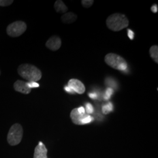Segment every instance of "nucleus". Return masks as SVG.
Returning <instances> with one entry per match:
<instances>
[{
    "mask_svg": "<svg viewBox=\"0 0 158 158\" xmlns=\"http://www.w3.org/2000/svg\"><path fill=\"white\" fill-rule=\"evenodd\" d=\"M18 73L28 82H37L42 78V74L38 68L28 63L21 64L18 68Z\"/></svg>",
    "mask_w": 158,
    "mask_h": 158,
    "instance_id": "obj_1",
    "label": "nucleus"
},
{
    "mask_svg": "<svg viewBox=\"0 0 158 158\" xmlns=\"http://www.w3.org/2000/svg\"><path fill=\"white\" fill-rule=\"evenodd\" d=\"M108 28L114 32H118L129 25V20L124 14L115 13L108 17L106 20Z\"/></svg>",
    "mask_w": 158,
    "mask_h": 158,
    "instance_id": "obj_2",
    "label": "nucleus"
},
{
    "mask_svg": "<svg viewBox=\"0 0 158 158\" xmlns=\"http://www.w3.org/2000/svg\"><path fill=\"white\" fill-rule=\"evenodd\" d=\"M104 61L110 67L119 71H125L128 68L127 61L123 57L116 53H108L104 57Z\"/></svg>",
    "mask_w": 158,
    "mask_h": 158,
    "instance_id": "obj_3",
    "label": "nucleus"
},
{
    "mask_svg": "<svg viewBox=\"0 0 158 158\" xmlns=\"http://www.w3.org/2000/svg\"><path fill=\"white\" fill-rule=\"evenodd\" d=\"M70 118L74 124L79 125L89 124L94 120L92 116L85 113L83 107L73 109L70 113Z\"/></svg>",
    "mask_w": 158,
    "mask_h": 158,
    "instance_id": "obj_4",
    "label": "nucleus"
},
{
    "mask_svg": "<svg viewBox=\"0 0 158 158\" xmlns=\"http://www.w3.org/2000/svg\"><path fill=\"white\" fill-rule=\"evenodd\" d=\"M23 127L19 124L12 125L9 130L7 135V141L11 146L18 145L23 139Z\"/></svg>",
    "mask_w": 158,
    "mask_h": 158,
    "instance_id": "obj_5",
    "label": "nucleus"
},
{
    "mask_svg": "<svg viewBox=\"0 0 158 158\" xmlns=\"http://www.w3.org/2000/svg\"><path fill=\"white\" fill-rule=\"evenodd\" d=\"M27 24L21 21H18L10 24L6 28L7 34L11 37H18L27 30Z\"/></svg>",
    "mask_w": 158,
    "mask_h": 158,
    "instance_id": "obj_6",
    "label": "nucleus"
},
{
    "mask_svg": "<svg viewBox=\"0 0 158 158\" xmlns=\"http://www.w3.org/2000/svg\"><path fill=\"white\" fill-rule=\"evenodd\" d=\"M68 86L74 93H77L79 94H83L85 91V87L84 84L77 79H70L68 82Z\"/></svg>",
    "mask_w": 158,
    "mask_h": 158,
    "instance_id": "obj_7",
    "label": "nucleus"
},
{
    "mask_svg": "<svg viewBox=\"0 0 158 158\" xmlns=\"http://www.w3.org/2000/svg\"><path fill=\"white\" fill-rule=\"evenodd\" d=\"M62 45L61 39L57 36H53L47 40L46 46L52 51H56L60 49Z\"/></svg>",
    "mask_w": 158,
    "mask_h": 158,
    "instance_id": "obj_8",
    "label": "nucleus"
},
{
    "mask_svg": "<svg viewBox=\"0 0 158 158\" xmlns=\"http://www.w3.org/2000/svg\"><path fill=\"white\" fill-rule=\"evenodd\" d=\"M14 88L18 92H19L24 94H28L31 91V89L27 85V82H25L19 80H17L14 83Z\"/></svg>",
    "mask_w": 158,
    "mask_h": 158,
    "instance_id": "obj_9",
    "label": "nucleus"
},
{
    "mask_svg": "<svg viewBox=\"0 0 158 158\" xmlns=\"http://www.w3.org/2000/svg\"><path fill=\"white\" fill-rule=\"evenodd\" d=\"M47 153L48 149L45 145L42 142H40L35 149L34 158H48Z\"/></svg>",
    "mask_w": 158,
    "mask_h": 158,
    "instance_id": "obj_10",
    "label": "nucleus"
},
{
    "mask_svg": "<svg viewBox=\"0 0 158 158\" xmlns=\"http://www.w3.org/2000/svg\"><path fill=\"white\" fill-rule=\"evenodd\" d=\"M77 16L72 12H69L64 14L61 17L62 22L64 23H72L76 21Z\"/></svg>",
    "mask_w": 158,
    "mask_h": 158,
    "instance_id": "obj_11",
    "label": "nucleus"
},
{
    "mask_svg": "<svg viewBox=\"0 0 158 158\" xmlns=\"http://www.w3.org/2000/svg\"><path fill=\"white\" fill-rule=\"evenodd\" d=\"M54 8L57 12L59 13H66L68 10L67 6L61 0H57L54 4Z\"/></svg>",
    "mask_w": 158,
    "mask_h": 158,
    "instance_id": "obj_12",
    "label": "nucleus"
},
{
    "mask_svg": "<svg viewBox=\"0 0 158 158\" xmlns=\"http://www.w3.org/2000/svg\"><path fill=\"white\" fill-rule=\"evenodd\" d=\"M150 56L154 60L155 62L158 63V46L153 45L149 49Z\"/></svg>",
    "mask_w": 158,
    "mask_h": 158,
    "instance_id": "obj_13",
    "label": "nucleus"
},
{
    "mask_svg": "<svg viewBox=\"0 0 158 158\" xmlns=\"http://www.w3.org/2000/svg\"><path fill=\"white\" fill-rule=\"evenodd\" d=\"M113 110V104L111 102H108L107 104L104 105L102 108V113L104 114H108V113L112 111Z\"/></svg>",
    "mask_w": 158,
    "mask_h": 158,
    "instance_id": "obj_14",
    "label": "nucleus"
},
{
    "mask_svg": "<svg viewBox=\"0 0 158 158\" xmlns=\"http://www.w3.org/2000/svg\"><path fill=\"white\" fill-rule=\"evenodd\" d=\"M81 3L85 8H89L93 6V4H94V1L93 0H82L81 1Z\"/></svg>",
    "mask_w": 158,
    "mask_h": 158,
    "instance_id": "obj_15",
    "label": "nucleus"
},
{
    "mask_svg": "<svg viewBox=\"0 0 158 158\" xmlns=\"http://www.w3.org/2000/svg\"><path fill=\"white\" fill-rule=\"evenodd\" d=\"M113 93H114V91L111 88H108L107 89L106 91V93H105V95L104 97V98L106 100H109L110 98L111 95L113 94Z\"/></svg>",
    "mask_w": 158,
    "mask_h": 158,
    "instance_id": "obj_16",
    "label": "nucleus"
},
{
    "mask_svg": "<svg viewBox=\"0 0 158 158\" xmlns=\"http://www.w3.org/2000/svg\"><path fill=\"white\" fill-rule=\"evenodd\" d=\"M85 113L87 114H91L93 113L94 111V108L93 106L90 103H87L85 104Z\"/></svg>",
    "mask_w": 158,
    "mask_h": 158,
    "instance_id": "obj_17",
    "label": "nucleus"
},
{
    "mask_svg": "<svg viewBox=\"0 0 158 158\" xmlns=\"http://www.w3.org/2000/svg\"><path fill=\"white\" fill-rule=\"evenodd\" d=\"M13 2V0H0V6H7L12 4Z\"/></svg>",
    "mask_w": 158,
    "mask_h": 158,
    "instance_id": "obj_18",
    "label": "nucleus"
},
{
    "mask_svg": "<svg viewBox=\"0 0 158 158\" xmlns=\"http://www.w3.org/2000/svg\"><path fill=\"white\" fill-rule=\"evenodd\" d=\"M27 85L31 89L32 88H37L40 87V85L36 82H27Z\"/></svg>",
    "mask_w": 158,
    "mask_h": 158,
    "instance_id": "obj_19",
    "label": "nucleus"
},
{
    "mask_svg": "<svg viewBox=\"0 0 158 158\" xmlns=\"http://www.w3.org/2000/svg\"><path fill=\"white\" fill-rule=\"evenodd\" d=\"M127 34L128 35V37L130 38V40H132L134 39V33L132 31H131V29H128L127 30Z\"/></svg>",
    "mask_w": 158,
    "mask_h": 158,
    "instance_id": "obj_20",
    "label": "nucleus"
},
{
    "mask_svg": "<svg viewBox=\"0 0 158 158\" xmlns=\"http://www.w3.org/2000/svg\"><path fill=\"white\" fill-rule=\"evenodd\" d=\"M151 10L153 12V13H156L158 12V6L156 4L152 6L151 8Z\"/></svg>",
    "mask_w": 158,
    "mask_h": 158,
    "instance_id": "obj_21",
    "label": "nucleus"
},
{
    "mask_svg": "<svg viewBox=\"0 0 158 158\" xmlns=\"http://www.w3.org/2000/svg\"><path fill=\"white\" fill-rule=\"evenodd\" d=\"M64 90L65 91H66V92H68V93H74V92L69 87H68V86H65L64 87Z\"/></svg>",
    "mask_w": 158,
    "mask_h": 158,
    "instance_id": "obj_22",
    "label": "nucleus"
},
{
    "mask_svg": "<svg viewBox=\"0 0 158 158\" xmlns=\"http://www.w3.org/2000/svg\"><path fill=\"white\" fill-rule=\"evenodd\" d=\"M89 96L90 98L93 99V100L96 99L97 98V94H96V93H90L89 94Z\"/></svg>",
    "mask_w": 158,
    "mask_h": 158,
    "instance_id": "obj_23",
    "label": "nucleus"
},
{
    "mask_svg": "<svg viewBox=\"0 0 158 158\" xmlns=\"http://www.w3.org/2000/svg\"><path fill=\"white\" fill-rule=\"evenodd\" d=\"M0 75H1V71H0Z\"/></svg>",
    "mask_w": 158,
    "mask_h": 158,
    "instance_id": "obj_24",
    "label": "nucleus"
}]
</instances>
